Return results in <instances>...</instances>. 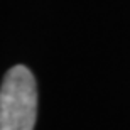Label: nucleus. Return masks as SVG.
<instances>
[{
  "mask_svg": "<svg viewBox=\"0 0 130 130\" xmlns=\"http://www.w3.org/2000/svg\"><path fill=\"white\" fill-rule=\"evenodd\" d=\"M37 111L36 79L17 64L5 73L0 88V130H32Z\"/></svg>",
  "mask_w": 130,
  "mask_h": 130,
  "instance_id": "nucleus-1",
  "label": "nucleus"
}]
</instances>
